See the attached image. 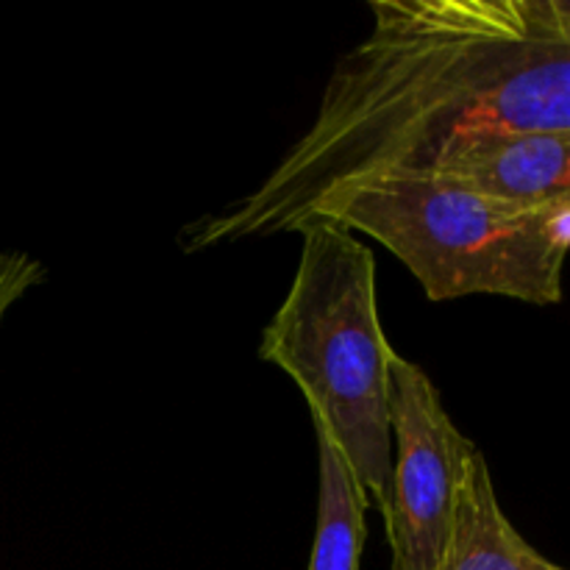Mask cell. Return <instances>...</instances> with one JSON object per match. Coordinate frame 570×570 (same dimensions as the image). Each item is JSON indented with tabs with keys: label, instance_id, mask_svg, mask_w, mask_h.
<instances>
[{
	"label": "cell",
	"instance_id": "6da1fadb",
	"mask_svg": "<svg viewBox=\"0 0 570 570\" xmlns=\"http://www.w3.org/2000/svg\"><path fill=\"white\" fill-rule=\"evenodd\" d=\"M309 128L243 198L187 223L184 254L295 234L326 195L421 176L490 131L570 134L568 0H373Z\"/></svg>",
	"mask_w": 570,
	"mask_h": 570
},
{
	"label": "cell",
	"instance_id": "7a4b0ae2",
	"mask_svg": "<svg viewBox=\"0 0 570 570\" xmlns=\"http://www.w3.org/2000/svg\"><path fill=\"white\" fill-rule=\"evenodd\" d=\"M298 267L259 340L262 362L304 393L312 423L332 438L367 507L384 515L393 476L387 354L379 321L376 256L334 220L312 217Z\"/></svg>",
	"mask_w": 570,
	"mask_h": 570
},
{
	"label": "cell",
	"instance_id": "3957f363",
	"mask_svg": "<svg viewBox=\"0 0 570 570\" xmlns=\"http://www.w3.org/2000/svg\"><path fill=\"white\" fill-rule=\"evenodd\" d=\"M312 217L384 245L434 304L468 295L532 306L562 301L570 195L523 204L432 176H384L326 195L306 220Z\"/></svg>",
	"mask_w": 570,
	"mask_h": 570
},
{
	"label": "cell",
	"instance_id": "277c9868",
	"mask_svg": "<svg viewBox=\"0 0 570 570\" xmlns=\"http://www.w3.org/2000/svg\"><path fill=\"white\" fill-rule=\"evenodd\" d=\"M387 379L393 476L382 518L393 570H440L462 473L479 445L456 429L438 384L417 362L390 348Z\"/></svg>",
	"mask_w": 570,
	"mask_h": 570
},
{
	"label": "cell",
	"instance_id": "5b68a950",
	"mask_svg": "<svg viewBox=\"0 0 570 570\" xmlns=\"http://www.w3.org/2000/svg\"><path fill=\"white\" fill-rule=\"evenodd\" d=\"M421 176L523 204L560 198L570 195V134H476L445 150Z\"/></svg>",
	"mask_w": 570,
	"mask_h": 570
},
{
	"label": "cell",
	"instance_id": "8992f818",
	"mask_svg": "<svg viewBox=\"0 0 570 570\" xmlns=\"http://www.w3.org/2000/svg\"><path fill=\"white\" fill-rule=\"evenodd\" d=\"M440 570H566L512 527L482 449L468 456L456 493L454 532Z\"/></svg>",
	"mask_w": 570,
	"mask_h": 570
},
{
	"label": "cell",
	"instance_id": "52a82bcc",
	"mask_svg": "<svg viewBox=\"0 0 570 570\" xmlns=\"http://www.w3.org/2000/svg\"><path fill=\"white\" fill-rule=\"evenodd\" d=\"M317 527L309 570H360L367 540V501L332 438L317 423Z\"/></svg>",
	"mask_w": 570,
	"mask_h": 570
},
{
	"label": "cell",
	"instance_id": "ba28073f",
	"mask_svg": "<svg viewBox=\"0 0 570 570\" xmlns=\"http://www.w3.org/2000/svg\"><path fill=\"white\" fill-rule=\"evenodd\" d=\"M48 278L42 262L28 250H0V323L26 298L28 289H37Z\"/></svg>",
	"mask_w": 570,
	"mask_h": 570
}]
</instances>
